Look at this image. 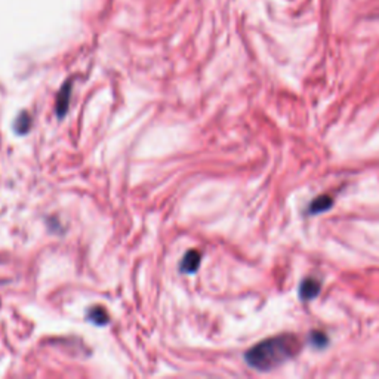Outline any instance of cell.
<instances>
[{
    "mask_svg": "<svg viewBox=\"0 0 379 379\" xmlns=\"http://www.w3.org/2000/svg\"><path fill=\"white\" fill-rule=\"evenodd\" d=\"M301 351V342L295 335H279L256 344L246 353L248 365L258 370H271Z\"/></svg>",
    "mask_w": 379,
    "mask_h": 379,
    "instance_id": "cell-1",
    "label": "cell"
},
{
    "mask_svg": "<svg viewBox=\"0 0 379 379\" xmlns=\"http://www.w3.org/2000/svg\"><path fill=\"white\" fill-rule=\"evenodd\" d=\"M200 261H202V255L197 251H190L187 252V255L182 258L180 270L182 273L187 274H192L194 271H197V268L200 267Z\"/></svg>",
    "mask_w": 379,
    "mask_h": 379,
    "instance_id": "cell-2",
    "label": "cell"
},
{
    "mask_svg": "<svg viewBox=\"0 0 379 379\" xmlns=\"http://www.w3.org/2000/svg\"><path fill=\"white\" fill-rule=\"evenodd\" d=\"M70 97H72V83L67 82L57 97V114L60 117H62L67 113L68 104H70Z\"/></svg>",
    "mask_w": 379,
    "mask_h": 379,
    "instance_id": "cell-3",
    "label": "cell"
},
{
    "mask_svg": "<svg viewBox=\"0 0 379 379\" xmlns=\"http://www.w3.org/2000/svg\"><path fill=\"white\" fill-rule=\"evenodd\" d=\"M319 292H320V282H317L316 279H307L301 285L300 295L302 300H313L319 295Z\"/></svg>",
    "mask_w": 379,
    "mask_h": 379,
    "instance_id": "cell-4",
    "label": "cell"
},
{
    "mask_svg": "<svg viewBox=\"0 0 379 379\" xmlns=\"http://www.w3.org/2000/svg\"><path fill=\"white\" fill-rule=\"evenodd\" d=\"M334 204V200L332 197L329 196H320L317 199L313 200L312 206H309V214H320V212H324L331 208V206Z\"/></svg>",
    "mask_w": 379,
    "mask_h": 379,
    "instance_id": "cell-5",
    "label": "cell"
},
{
    "mask_svg": "<svg viewBox=\"0 0 379 379\" xmlns=\"http://www.w3.org/2000/svg\"><path fill=\"white\" fill-rule=\"evenodd\" d=\"M88 319L95 324H107L110 322L109 313L106 312V308L102 307H94L92 309H89Z\"/></svg>",
    "mask_w": 379,
    "mask_h": 379,
    "instance_id": "cell-6",
    "label": "cell"
},
{
    "mask_svg": "<svg viewBox=\"0 0 379 379\" xmlns=\"http://www.w3.org/2000/svg\"><path fill=\"white\" fill-rule=\"evenodd\" d=\"M30 123H31L30 116H28L26 111H23L18 117H16L15 131L18 132V133H26V132L30 129Z\"/></svg>",
    "mask_w": 379,
    "mask_h": 379,
    "instance_id": "cell-7",
    "label": "cell"
},
{
    "mask_svg": "<svg viewBox=\"0 0 379 379\" xmlns=\"http://www.w3.org/2000/svg\"><path fill=\"white\" fill-rule=\"evenodd\" d=\"M312 342L314 344L316 347H323L327 344V338L322 332H316L312 335Z\"/></svg>",
    "mask_w": 379,
    "mask_h": 379,
    "instance_id": "cell-8",
    "label": "cell"
}]
</instances>
